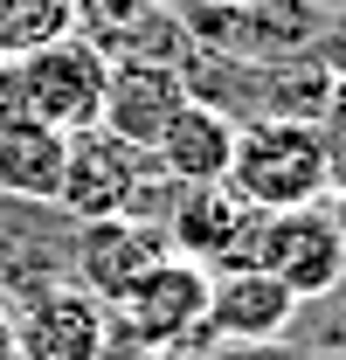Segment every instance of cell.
I'll return each instance as SVG.
<instances>
[{"mask_svg": "<svg viewBox=\"0 0 346 360\" xmlns=\"http://www.w3.org/2000/svg\"><path fill=\"white\" fill-rule=\"evenodd\" d=\"M160 229H167L173 257H187V264H201L208 277H215V270L250 264L257 229H263V208L243 201L229 180H215V187H173V208H167Z\"/></svg>", "mask_w": 346, "mask_h": 360, "instance_id": "cell-5", "label": "cell"}, {"mask_svg": "<svg viewBox=\"0 0 346 360\" xmlns=\"http://www.w3.org/2000/svg\"><path fill=\"white\" fill-rule=\"evenodd\" d=\"M319 132H326V167H333V187H346V77H333V104H326Z\"/></svg>", "mask_w": 346, "mask_h": 360, "instance_id": "cell-15", "label": "cell"}, {"mask_svg": "<svg viewBox=\"0 0 346 360\" xmlns=\"http://www.w3.org/2000/svg\"><path fill=\"white\" fill-rule=\"evenodd\" d=\"M194 360H298V354L277 347V340H201Z\"/></svg>", "mask_w": 346, "mask_h": 360, "instance_id": "cell-16", "label": "cell"}, {"mask_svg": "<svg viewBox=\"0 0 346 360\" xmlns=\"http://www.w3.org/2000/svg\"><path fill=\"white\" fill-rule=\"evenodd\" d=\"M14 360H111L104 298L77 284H42L14 312Z\"/></svg>", "mask_w": 346, "mask_h": 360, "instance_id": "cell-8", "label": "cell"}, {"mask_svg": "<svg viewBox=\"0 0 346 360\" xmlns=\"http://www.w3.org/2000/svg\"><path fill=\"white\" fill-rule=\"evenodd\" d=\"M298 291L277 284L270 270L257 264H236L208 277V326L201 340H284V326L298 319Z\"/></svg>", "mask_w": 346, "mask_h": 360, "instance_id": "cell-10", "label": "cell"}, {"mask_svg": "<svg viewBox=\"0 0 346 360\" xmlns=\"http://www.w3.org/2000/svg\"><path fill=\"white\" fill-rule=\"evenodd\" d=\"M340 201H333V229H340V243H346V187H333Z\"/></svg>", "mask_w": 346, "mask_h": 360, "instance_id": "cell-18", "label": "cell"}, {"mask_svg": "<svg viewBox=\"0 0 346 360\" xmlns=\"http://www.w3.org/2000/svg\"><path fill=\"white\" fill-rule=\"evenodd\" d=\"M104 84H111V49L84 42V35H56V42L14 56L21 111L35 125H49V132H84V125H97Z\"/></svg>", "mask_w": 346, "mask_h": 360, "instance_id": "cell-3", "label": "cell"}, {"mask_svg": "<svg viewBox=\"0 0 346 360\" xmlns=\"http://www.w3.org/2000/svg\"><path fill=\"white\" fill-rule=\"evenodd\" d=\"M153 160L111 139L104 125H84L63 146V187H56V208L77 215V222H97V215H146V194H153Z\"/></svg>", "mask_w": 346, "mask_h": 360, "instance_id": "cell-4", "label": "cell"}, {"mask_svg": "<svg viewBox=\"0 0 346 360\" xmlns=\"http://www.w3.org/2000/svg\"><path fill=\"white\" fill-rule=\"evenodd\" d=\"M187 97H194V84H187V70L173 56H118L111 63V84H104L97 125L111 139H125V146H139V153H153Z\"/></svg>", "mask_w": 346, "mask_h": 360, "instance_id": "cell-7", "label": "cell"}, {"mask_svg": "<svg viewBox=\"0 0 346 360\" xmlns=\"http://www.w3.org/2000/svg\"><path fill=\"white\" fill-rule=\"evenodd\" d=\"M326 298H333V305L346 312V264H340V277H333V291H326Z\"/></svg>", "mask_w": 346, "mask_h": 360, "instance_id": "cell-20", "label": "cell"}, {"mask_svg": "<svg viewBox=\"0 0 346 360\" xmlns=\"http://www.w3.org/2000/svg\"><path fill=\"white\" fill-rule=\"evenodd\" d=\"M153 257H167V229L153 222V215H97V222L77 229V250H70V270L77 277L70 284L111 305Z\"/></svg>", "mask_w": 346, "mask_h": 360, "instance_id": "cell-9", "label": "cell"}, {"mask_svg": "<svg viewBox=\"0 0 346 360\" xmlns=\"http://www.w3.org/2000/svg\"><path fill=\"white\" fill-rule=\"evenodd\" d=\"M250 264L270 270L277 284H291L298 298H326L333 277H340V264H346V243H340V229H333V208H326V201L270 208L263 229H257Z\"/></svg>", "mask_w": 346, "mask_h": 360, "instance_id": "cell-6", "label": "cell"}, {"mask_svg": "<svg viewBox=\"0 0 346 360\" xmlns=\"http://www.w3.org/2000/svg\"><path fill=\"white\" fill-rule=\"evenodd\" d=\"M111 360H194V354H180V347H173V354H111Z\"/></svg>", "mask_w": 346, "mask_h": 360, "instance_id": "cell-19", "label": "cell"}, {"mask_svg": "<svg viewBox=\"0 0 346 360\" xmlns=\"http://www.w3.org/2000/svg\"><path fill=\"white\" fill-rule=\"evenodd\" d=\"M70 35V0H0V63Z\"/></svg>", "mask_w": 346, "mask_h": 360, "instance_id": "cell-13", "label": "cell"}, {"mask_svg": "<svg viewBox=\"0 0 346 360\" xmlns=\"http://www.w3.org/2000/svg\"><path fill=\"white\" fill-rule=\"evenodd\" d=\"M111 319V354H194L208 326V270L187 257H153L125 291L104 305Z\"/></svg>", "mask_w": 346, "mask_h": 360, "instance_id": "cell-1", "label": "cell"}, {"mask_svg": "<svg viewBox=\"0 0 346 360\" xmlns=\"http://www.w3.org/2000/svg\"><path fill=\"white\" fill-rule=\"evenodd\" d=\"M229 187L243 201L270 208H305L333 194V167H326V132L305 118H277L263 111L250 125H236V160H229Z\"/></svg>", "mask_w": 346, "mask_h": 360, "instance_id": "cell-2", "label": "cell"}, {"mask_svg": "<svg viewBox=\"0 0 346 360\" xmlns=\"http://www.w3.org/2000/svg\"><path fill=\"white\" fill-rule=\"evenodd\" d=\"M0 360H14V312L0 305Z\"/></svg>", "mask_w": 346, "mask_h": 360, "instance_id": "cell-17", "label": "cell"}, {"mask_svg": "<svg viewBox=\"0 0 346 360\" xmlns=\"http://www.w3.org/2000/svg\"><path fill=\"white\" fill-rule=\"evenodd\" d=\"M63 146H70V132H49L35 118L0 125V194H7V201H28V208H56Z\"/></svg>", "mask_w": 346, "mask_h": 360, "instance_id": "cell-12", "label": "cell"}, {"mask_svg": "<svg viewBox=\"0 0 346 360\" xmlns=\"http://www.w3.org/2000/svg\"><path fill=\"white\" fill-rule=\"evenodd\" d=\"M146 160L167 187H215L229 180V160H236V118L208 97H187Z\"/></svg>", "mask_w": 346, "mask_h": 360, "instance_id": "cell-11", "label": "cell"}, {"mask_svg": "<svg viewBox=\"0 0 346 360\" xmlns=\"http://www.w3.org/2000/svg\"><path fill=\"white\" fill-rule=\"evenodd\" d=\"M139 21H146V0H70V35L97 49H118Z\"/></svg>", "mask_w": 346, "mask_h": 360, "instance_id": "cell-14", "label": "cell"}]
</instances>
